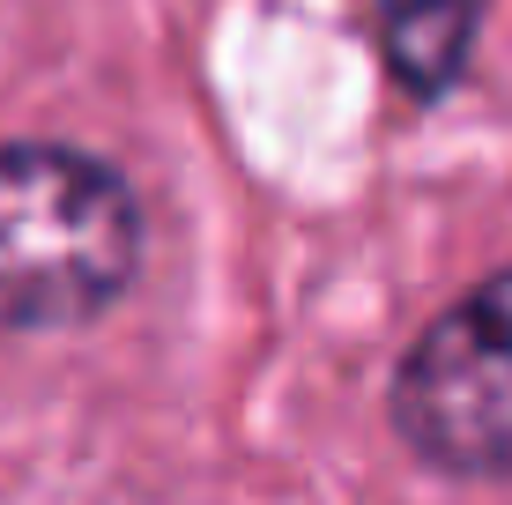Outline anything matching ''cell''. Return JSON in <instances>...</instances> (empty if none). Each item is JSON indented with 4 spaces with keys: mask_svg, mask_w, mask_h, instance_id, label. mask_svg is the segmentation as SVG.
<instances>
[{
    "mask_svg": "<svg viewBox=\"0 0 512 505\" xmlns=\"http://www.w3.org/2000/svg\"><path fill=\"white\" fill-rule=\"evenodd\" d=\"M141 208L104 156L60 142L0 149V327H82L127 290Z\"/></svg>",
    "mask_w": 512,
    "mask_h": 505,
    "instance_id": "1",
    "label": "cell"
},
{
    "mask_svg": "<svg viewBox=\"0 0 512 505\" xmlns=\"http://www.w3.org/2000/svg\"><path fill=\"white\" fill-rule=\"evenodd\" d=\"M394 424L431 468L512 476V268L416 335L394 372Z\"/></svg>",
    "mask_w": 512,
    "mask_h": 505,
    "instance_id": "2",
    "label": "cell"
},
{
    "mask_svg": "<svg viewBox=\"0 0 512 505\" xmlns=\"http://www.w3.org/2000/svg\"><path fill=\"white\" fill-rule=\"evenodd\" d=\"M468 23H475V0H394V15H386L394 67L416 90H438L468 52Z\"/></svg>",
    "mask_w": 512,
    "mask_h": 505,
    "instance_id": "3",
    "label": "cell"
}]
</instances>
